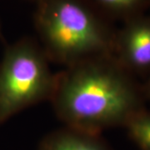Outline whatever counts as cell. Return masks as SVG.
I'll use <instances>...</instances> for the list:
<instances>
[{
	"label": "cell",
	"mask_w": 150,
	"mask_h": 150,
	"mask_svg": "<svg viewBox=\"0 0 150 150\" xmlns=\"http://www.w3.org/2000/svg\"><path fill=\"white\" fill-rule=\"evenodd\" d=\"M116 32L112 56L131 75L150 73V16L139 14L124 21Z\"/></svg>",
	"instance_id": "obj_4"
},
{
	"label": "cell",
	"mask_w": 150,
	"mask_h": 150,
	"mask_svg": "<svg viewBox=\"0 0 150 150\" xmlns=\"http://www.w3.org/2000/svg\"><path fill=\"white\" fill-rule=\"evenodd\" d=\"M102 13L124 21L143 14L150 0H88Z\"/></svg>",
	"instance_id": "obj_6"
},
{
	"label": "cell",
	"mask_w": 150,
	"mask_h": 150,
	"mask_svg": "<svg viewBox=\"0 0 150 150\" xmlns=\"http://www.w3.org/2000/svg\"><path fill=\"white\" fill-rule=\"evenodd\" d=\"M145 98L134 77L112 55L65 67L56 74L51 102L64 126L101 134L123 127L144 109Z\"/></svg>",
	"instance_id": "obj_1"
},
{
	"label": "cell",
	"mask_w": 150,
	"mask_h": 150,
	"mask_svg": "<svg viewBox=\"0 0 150 150\" xmlns=\"http://www.w3.org/2000/svg\"><path fill=\"white\" fill-rule=\"evenodd\" d=\"M37 150H112L101 134L64 126L44 136Z\"/></svg>",
	"instance_id": "obj_5"
},
{
	"label": "cell",
	"mask_w": 150,
	"mask_h": 150,
	"mask_svg": "<svg viewBox=\"0 0 150 150\" xmlns=\"http://www.w3.org/2000/svg\"><path fill=\"white\" fill-rule=\"evenodd\" d=\"M41 45L23 37L7 45L0 61V125L28 108L50 101L56 74Z\"/></svg>",
	"instance_id": "obj_3"
},
{
	"label": "cell",
	"mask_w": 150,
	"mask_h": 150,
	"mask_svg": "<svg viewBox=\"0 0 150 150\" xmlns=\"http://www.w3.org/2000/svg\"><path fill=\"white\" fill-rule=\"evenodd\" d=\"M3 39H4V36H3V32H2V26L0 23V40H3Z\"/></svg>",
	"instance_id": "obj_9"
},
{
	"label": "cell",
	"mask_w": 150,
	"mask_h": 150,
	"mask_svg": "<svg viewBox=\"0 0 150 150\" xmlns=\"http://www.w3.org/2000/svg\"><path fill=\"white\" fill-rule=\"evenodd\" d=\"M34 26L48 60L69 67L112 55L116 32L88 0H37Z\"/></svg>",
	"instance_id": "obj_2"
},
{
	"label": "cell",
	"mask_w": 150,
	"mask_h": 150,
	"mask_svg": "<svg viewBox=\"0 0 150 150\" xmlns=\"http://www.w3.org/2000/svg\"><path fill=\"white\" fill-rule=\"evenodd\" d=\"M124 128L130 139L140 150H150V111L141 110L129 120Z\"/></svg>",
	"instance_id": "obj_7"
},
{
	"label": "cell",
	"mask_w": 150,
	"mask_h": 150,
	"mask_svg": "<svg viewBox=\"0 0 150 150\" xmlns=\"http://www.w3.org/2000/svg\"><path fill=\"white\" fill-rule=\"evenodd\" d=\"M142 90H143L145 100L146 99L150 100V73L148 75L147 81L145 82L144 84L142 86Z\"/></svg>",
	"instance_id": "obj_8"
},
{
	"label": "cell",
	"mask_w": 150,
	"mask_h": 150,
	"mask_svg": "<svg viewBox=\"0 0 150 150\" xmlns=\"http://www.w3.org/2000/svg\"><path fill=\"white\" fill-rule=\"evenodd\" d=\"M33 1H34V2H36V1H37V0H33Z\"/></svg>",
	"instance_id": "obj_10"
}]
</instances>
